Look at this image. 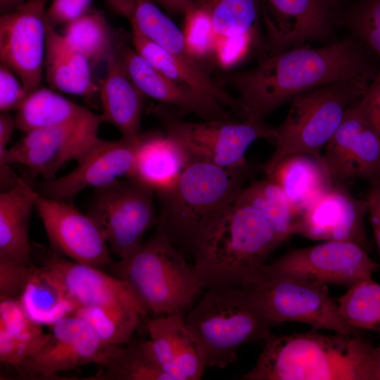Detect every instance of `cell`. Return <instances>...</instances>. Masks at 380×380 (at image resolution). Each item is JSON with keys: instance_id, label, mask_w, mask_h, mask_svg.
Masks as SVG:
<instances>
[{"instance_id": "obj_1", "label": "cell", "mask_w": 380, "mask_h": 380, "mask_svg": "<svg viewBox=\"0 0 380 380\" xmlns=\"http://www.w3.org/2000/svg\"><path fill=\"white\" fill-rule=\"evenodd\" d=\"M378 63L348 35L323 46L303 45L267 56L248 70H221L215 81L236 92L240 120L264 122L286 102L317 87L350 79L373 81L380 70Z\"/></svg>"}, {"instance_id": "obj_2", "label": "cell", "mask_w": 380, "mask_h": 380, "mask_svg": "<svg viewBox=\"0 0 380 380\" xmlns=\"http://www.w3.org/2000/svg\"><path fill=\"white\" fill-rule=\"evenodd\" d=\"M244 380H376L374 348L355 334H270Z\"/></svg>"}, {"instance_id": "obj_3", "label": "cell", "mask_w": 380, "mask_h": 380, "mask_svg": "<svg viewBox=\"0 0 380 380\" xmlns=\"http://www.w3.org/2000/svg\"><path fill=\"white\" fill-rule=\"evenodd\" d=\"M281 243L268 221L236 198L191 247L197 279L203 289L241 286Z\"/></svg>"}, {"instance_id": "obj_4", "label": "cell", "mask_w": 380, "mask_h": 380, "mask_svg": "<svg viewBox=\"0 0 380 380\" xmlns=\"http://www.w3.org/2000/svg\"><path fill=\"white\" fill-rule=\"evenodd\" d=\"M251 172L248 165L227 168L191 160L175 184L156 194L157 228L178 248L190 251L198 237L234 201Z\"/></svg>"}, {"instance_id": "obj_5", "label": "cell", "mask_w": 380, "mask_h": 380, "mask_svg": "<svg viewBox=\"0 0 380 380\" xmlns=\"http://www.w3.org/2000/svg\"><path fill=\"white\" fill-rule=\"evenodd\" d=\"M113 265L154 317L185 314L203 290L194 265L158 228L132 254Z\"/></svg>"}, {"instance_id": "obj_6", "label": "cell", "mask_w": 380, "mask_h": 380, "mask_svg": "<svg viewBox=\"0 0 380 380\" xmlns=\"http://www.w3.org/2000/svg\"><path fill=\"white\" fill-rule=\"evenodd\" d=\"M185 322L201 349L206 368L220 369L237 360L242 346L264 341L272 327L246 291L236 286L208 289L189 310Z\"/></svg>"}, {"instance_id": "obj_7", "label": "cell", "mask_w": 380, "mask_h": 380, "mask_svg": "<svg viewBox=\"0 0 380 380\" xmlns=\"http://www.w3.org/2000/svg\"><path fill=\"white\" fill-rule=\"evenodd\" d=\"M372 82L341 80L294 97L286 118L277 127L275 148L263 166L267 176L293 155L308 154L322 160L321 151L338 129L346 110L363 96Z\"/></svg>"}, {"instance_id": "obj_8", "label": "cell", "mask_w": 380, "mask_h": 380, "mask_svg": "<svg viewBox=\"0 0 380 380\" xmlns=\"http://www.w3.org/2000/svg\"><path fill=\"white\" fill-rule=\"evenodd\" d=\"M263 266L240 287L272 326L300 322L317 330L357 333V330L341 316L338 303L329 296L327 286L291 275L271 273Z\"/></svg>"}, {"instance_id": "obj_9", "label": "cell", "mask_w": 380, "mask_h": 380, "mask_svg": "<svg viewBox=\"0 0 380 380\" xmlns=\"http://www.w3.org/2000/svg\"><path fill=\"white\" fill-rule=\"evenodd\" d=\"M165 132L175 139L187 152L191 160H199L227 168L248 165L247 150L258 139H275L277 127L264 122L251 120H204L200 122L181 120L164 105L153 110Z\"/></svg>"}, {"instance_id": "obj_10", "label": "cell", "mask_w": 380, "mask_h": 380, "mask_svg": "<svg viewBox=\"0 0 380 380\" xmlns=\"http://www.w3.org/2000/svg\"><path fill=\"white\" fill-rule=\"evenodd\" d=\"M102 122L101 115L91 112L78 120L25 133L0 156L1 185L9 186L16 181L18 177L8 168L13 163L27 167L32 175L44 179L56 177L65 163L77 161L99 138Z\"/></svg>"}, {"instance_id": "obj_11", "label": "cell", "mask_w": 380, "mask_h": 380, "mask_svg": "<svg viewBox=\"0 0 380 380\" xmlns=\"http://www.w3.org/2000/svg\"><path fill=\"white\" fill-rule=\"evenodd\" d=\"M155 196L127 177L94 189L87 213L99 226L110 252L120 259L138 249L145 233L157 224Z\"/></svg>"}, {"instance_id": "obj_12", "label": "cell", "mask_w": 380, "mask_h": 380, "mask_svg": "<svg viewBox=\"0 0 380 380\" xmlns=\"http://www.w3.org/2000/svg\"><path fill=\"white\" fill-rule=\"evenodd\" d=\"M343 8L336 0H261L267 56L331 40Z\"/></svg>"}, {"instance_id": "obj_13", "label": "cell", "mask_w": 380, "mask_h": 380, "mask_svg": "<svg viewBox=\"0 0 380 380\" xmlns=\"http://www.w3.org/2000/svg\"><path fill=\"white\" fill-rule=\"evenodd\" d=\"M267 272L291 275L327 286H352L372 279L377 264L361 246L350 241H326L296 248L263 266Z\"/></svg>"}, {"instance_id": "obj_14", "label": "cell", "mask_w": 380, "mask_h": 380, "mask_svg": "<svg viewBox=\"0 0 380 380\" xmlns=\"http://www.w3.org/2000/svg\"><path fill=\"white\" fill-rule=\"evenodd\" d=\"M146 132L116 140L98 138L77 161V165L60 177L44 179L37 191L48 198L72 202L81 191L107 186L128 177Z\"/></svg>"}, {"instance_id": "obj_15", "label": "cell", "mask_w": 380, "mask_h": 380, "mask_svg": "<svg viewBox=\"0 0 380 380\" xmlns=\"http://www.w3.org/2000/svg\"><path fill=\"white\" fill-rule=\"evenodd\" d=\"M45 343L16 369L31 377L46 379L80 366H104L118 346L103 342L81 317L71 315L51 326Z\"/></svg>"}, {"instance_id": "obj_16", "label": "cell", "mask_w": 380, "mask_h": 380, "mask_svg": "<svg viewBox=\"0 0 380 380\" xmlns=\"http://www.w3.org/2000/svg\"><path fill=\"white\" fill-rule=\"evenodd\" d=\"M324 150L322 163L333 184L380 175V137L362 97L348 108Z\"/></svg>"}, {"instance_id": "obj_17", "label": "cell", "mask_w": 380, "mask_h": 380, "mask_svg": "<svg viewBox=\"0 0 380 380\" xmlns=\"http://www.w3.org/2000/svg\"><path fill=\"white\" fill-rule=\"evenodd\" d=\"M48 0H27L0 17V61L32 92L39 88L44 63Z\"/></svg>"}, {"instance_id": "obj_18", "label": "cell", "mask_w": 380, "mask_h": 380, "mask_svg": "<svg viewBox=\"0 0 380 380\" xmlns=\"http://www.w3.org/2000/svg\"><path fill=\"white\" fill-rule=\"evenodd\" d=\"M34 209L58 252L75 262L99 268L113 265L108 243L88 213L80 212L72 202L50 198L38 191Z\"/></svg>"}, {"instance_id": "obj_19", "label": "cell", "mask_w": 380, "mask_h": 380, "mask_svg": "<svg viewBox=\"0 0 380 380\" xmlns=\"http://www.w3.org/2000/svg\"><path fill=\"white\" fill-rule=\"evenodd\" d=\"M115 56L145 96L181 113H193L204 120H237L213 96L167 77L145 60L126 40L119 43Z\"/></svg>"}, {"instance_id": "obj_20", "label": "cell", "mask_w": 380, "mask_h": 380, "mask_svg": "<svg viewBox=\"0 0 380 380\" xmlns=\"http://www.w3.org/2000/svg\"><path fill=\"white\" fill-rule=\"evenodd\" d=\"M366 200L354 197L344 183L334 184L300 214L296 234L315 241L355 243L367 251Z\"/></svg>"}, {"instance_id": "obj_21", "label": "cell", "mask_w": 380, "mask_h": 380, "mask_svg": "<svg viewBox=\"0 0 380 380\" xmlns=\"http://www.w3.org/2000/svg\"><path fill=\"white\" fill-rule=\"evenodd\" d=\"M44 265L79 308L123 304L136 309L143 317L148 313L126 281L101 268L56 255L49 257Z\"/></svg>"}, {"instance_id": "obj_22", "label": "cell", "mask_w": 380, "mask_h": 380, "mask_svg": "<svg viewBox=\"0 0 380 380\" xmlns=\"http://www.w3.org/2000/svg\"><path fill=\"white\" fill-rule=\"evenodd\" d=\"M185 317L182 313L154 317L146 326L153 357L170 380H198L206 368Z\"/></svg>"}, {"instance_id": "obj_23", "label": "cell", "mask_w": 380, "mask_h": 380, "mask_svg": "<svg viewBox=\"0 0 380 380\" xmlns=\"http://www.w3.org/2000/svg\"><path fill=\"white\" fill-rule=\"evenodd\" d=\"M191 161L185 149L167 133L146 132L127 178L156 195L170 189Z\"/></svg>"}, {"instance_id": "obj_24", "label": "cell", "mask_w": 380, "mask_h": 380, "mask_svg": "<svg viewBox=\"0 0 380 380\" xmlns=\"http://www.w3.org/2000/svg\"><path fill=\"white\" fill-rule=\"evenodd\" d=\"M106 63V75L99 86L103 122L114 126L123 137H136L141 132L145 96L129 77L115 53Z\"/></svg>"}, {"instance_id": "obj_25", "label": "cell", "mask_w": 380, "mask_h": 380, "mask_svg": "<svg viewBox=\"0 0 380 380\" xmlns=\"http://www.w3.org/2000/svg\"><path fill=\"white\" fill-rule=\"evenodd\" d=\"M37 191L26 179L0 194V258L31 264L29 222Z\"/></svg>"}, {"instance_id": "obj_26", "label": "cell", "mask_w": 380, "mask_h": 380, "mask_svg": "<svg viewBox=\"0 0 380 380\" xmlns=\"http://www.w3.org/2000/svg\"><path fill=\"white\" fill-rule=\"evenodd\" d=\"M130 37L136 51L161 73L214 96L236 115V99L212 79L202 63L169 52L133 27H131Z\"/></svg>"}, {"instance_id": "obj_27", "label": "cell", "mask_w": 380, "mask_h": 380, "mask_svg": "<svg viewBox=\"0 0 380 380\" xmlns=\"http://www.w3.org/2000/svg\"><path fill=\"white\" fill-rule=\"evenodd\" d=\"M44 67L47 82L56 90L84 97L99 92L89 61L55 29H46Z\"/></svg>"}, {"instance_id": "obj_28", "label": "cell", "mask_w": 380, "mask_h": 380, "mask_svg": "<svg viewBox=\"0 0 380 380\" xmlns=\"http://www.w3.org/2000/svg\"><path fill=\"white\" fill-rule=\"evenodd\" d=\"M267 177L282 189L299 217L309 205L334 184L322 160L308 154L286 158Z\"/></svg>"}, {"instance_id": "obj_29", "label": "cell", "mask_w": 380, "mask_h": 380, "mask_svg": "<svg viewBox=\"0 0 380 380\" xmlns=\"http://www.w3.org/2000/svg\"><path fill=\"white\" fill-rule=\"evenodd\" d=\"M104 2L108 9L126 18L131 27L149 40L173 54L194 60L186 51L182 30L154 0H104Z\"/></svg>"}, {"instance_id": "obj_30", "label": "cell", "mask_w": 380, "mask_h": 380, "mask_svg": "<svg viewBox=\"0 0 380 380\" xmlns=\"http://www.w3.org/2000/svg\"><path fill=\"white\" fill-rule=\"evenodd\" d=\"M42 325L30 319L18 299L1 298L0 360L17 368L46 341Z\"/></svg>"}, {"instance_id": "obj_31", "label": "cell", "mask_w": 380, "mask_h": 380, "mask_svg": "<svg viewBox=\"0 0 380 380\" xmlns=\"http://www.w3.org/2000/svg\"><path fill=\"white\" fill-rule=\"evenodd\" d=\"M18 300L26 315L42 325L51 326L79 308L44 265L35 266Z\"/></svg>"}, {"instance_id": "obj_32", "label": "cell", "mask_w": 380, "mask_h": 380, "mask_svg": "<svg viewBox=\"0 0 380 380\" xmlns=\"http://www.w3.org/2000/svg\"><path fill=\"white\" fill-rule=\"evenodd\" d=\"M61 34L86 57L92 70L106 63L118 44L126 39L124 32L113 28L103 13L96 8L63 25Z\"/></svg>"}, {"instance_id": "obj_33", "label": "cell", "mask_w": 380, "mask_h": 380, "mask_svg": "<svg viewBox=\"0 0 380 380\" xmlns=\"http://www.w3.org/2000/svg\"><path fill=\"white\" fill-rule=\"evenodd\" d=\"M205 8L217 36L250 34L258 61L267 56L261 21V0H194Z\"/></svg>"}, {"instance_id": "obj_34", "label": "cell", "mask_w": 380, "mask_h": 380, "mask_svg": "<svg viewBox=\"0 0 380 380\" xmlns=\"http://www.w3.org/2000/svg\"><path fill=\"white\" fill-rule=\"evenodd\" d=\"M17 112L16 128L27 133L82 119L91 111L51 89L38 88Z\"/></svg>"}, {"instance_id": "obj_35", "label": "cell", "mask_w": 380, "mask_h": 380, "mask_svg": "<svg viewBox=\"0 0 380 380\" xmlns=\"http://www.w3.org/2000/svg\"><path fill=\"white\" fill-rule=\"evenodd\" d=\"M237 199L257 210L271 224L281 242L296 234L299 216L282 189L272 178L267 177L245 186Z\"/></svg>"}, {"instance_id": "obj_36", "label": "cell", "mask_w": 380, "mask_h": 380, "mask_svg": "<svg viewBox=\"0 0 380 380\" xmlns=\"http://www.w3.org/2000/svg\"><path fill=\"white\" fill-rule=\"evenodd\" d=\"M75 315L83 319L106 343L129 344L142 315L134 308L123 304H108L79 308Z\"/></svg>"}, {"instance_id": "obj_37", "label": "cell", "mask_w": 380, "mask_h": 380, "mask_svg": "<svg viewBox=\"0 0 380 380\" xmlns=\"http://www.w3.org/2000/svg\"><path fill=\"white\" fill-rule=\"evenodd\" d=\"M337 303L341 316L350 327L380 332V284L373 279L349 286Z\"/></svg>"}, {"instance_id": "obj_38", "label": "cell", "mask_w": 380, "mask_h": 380, "mask_svg": "<svg viewBox=\"0 0 380 380\" xmlns=\"http://www.w3.org/2000/svg\"><path fill=\"white\" fill-rule=\"evenodd\" d=\"M106 373L101 377L120 380H170L157 364L148 341L118 346L103 366Z\"/></svg>"}, {"instance_id": "obj_39", "label": "cell", "mask_w": 380, "mask_h": 380, "mask_svg": "<svg viewBox=\"0 0 380 380\" xmlns=\"http://www.w3.org/2000/svg\"><path fill=\"white\" fill-rule=\"evenodd\" d=\"M339 27H343L380 63V0H354L343 8Z\"/></svg>"}, {"instance_id": "obj_40", "label": "cell", "mask_w": 380, "mask_h": 380, "mask_svg": "<svg viewBox=\"0 0 380 380\" xmlns=\"http://www.w3.org/2000/svg\"><path fill=\"white\" fill-rule=\"evenodd\" d=\"M183 15L182 32L188 53L201 63L213 57L217 35L208 11L193 2Z\"/></svg>"}, {"instance_id": "obj_41", "label": "cell", "mask_w": 380, "mask_h": 380, "mask_svg": "<svg viewBox=\"0 0 380 380\" xmlns=\"http://www.w3.org/2000/svg\"><path fill=\"white\" fill-rule=\"evenodd\" d=\"M254 47V39L248 33L217 36L213 58L217 67L227 71L243 61Z\"/></svg>"}, {"instance_id": "obj_42", "label": "cell", "mask_w": 380, "mask_h": 380, "mask_svg": "<svg viewBox=\"0 0 380 380\" xmlns=\"http://www.w3.org/2000/svg\"><path fill=\"white\" fill-rule=\"evenodd\" d=\"M35 265L0 258V298L18 299Z\"/></svg>"}, {"instance_id": "obj_43", "label": "cell", "mask_w": 380, "mask_h": 380, "mask_svg": "<svg viewBox=\"0 0 380 380\" xmlns=\"http://www.w3.org/2000/svg\"><path fill=\"white\" fill-rule=\"evenodd\" d=\"M30 93L7 65H0V110H18Z\"/></svg>"}, {"instance_id": "obj_44", "label": "cell", "mask_w": 380, "mask_h": 380, "mask_svg": "<svg viewBox=\"0 0 380 380\" xmlns=\"http://www.w3.org/2000/svg\"><path fill=\"white\" fill-rule=\"evenodd\" d=\"M93 0H53L45 11L46 29H56L58 25H65L88 12Z\"/></svg>"}, {"instance_id": "obj_45", "label": "cell", "mask_w": 380, "mask_h": 380, "mask_svg": "<svg viewBox=\"0 0 380 380\" xmlns=\"http://www.w3.org/2000/svg\"><path fill=\"white\" fill-rule=\"evenodd\" d=\"M368 182L369 186L365 199L367 203V214L380 254V175Z\"/></svg>"}, {"instance_id": "obj_46", "label": "cell", "mask_w": 380, "mask_h": 380, "mask_svg": "<svg viewBox=\"0 0 380 380\" xmlns=\"http://www.w3.org/2000/svg\"><path fill=\"white\" fill-rule=\"evenodd\" d=\"M369 117L380 137V70L362 96Z\"/></svg>"}, {"instance_id": "obj_47", "label": "cell", "mask_w": 380, "mask_h": 380, "mask_svg": "<svg viewBox=\"0 0 380 380\" xmlns=\"http://www.w3.org/2000/svg\"><path fill=\"white\" fill-rule=\"evenodd\" d=\"M16 128L15 120L8 113L0 115V156L6 151L14 129Z\"/></svg>"}, {"instance_id": "obj_48", "label": "cell", "mask_w": 380, "mask_h": 380, "mask_svg": "<svg viewBox=\"0 0 380 380\" xmlns=\"http://www.w3.org/2000/svg\"><path fill=\"white\" fill-rule=\"evenodd\" d=\"M170 16L184 14L194 0H154Z\"/></svg>"}, {"instance_id": "obj_49", "label": "cell", "mask_w": 380, "mask_h": 380, "mask_svg": "<svg viewBox=\"0 0 380 380\" xmlns=\"http://www.w3.org/2000/svg\"><path fill=\"white\" fill-rule=\"evenodd\" d=\"M25 0H0V11L1 13L8 12L21 4H23Z\"/></svg>"}, {"instance_id": "obj_50", "label": "cell", "mask_w": 380, "mask_h": 380, "mask_svg": "<svg viewBox=\"0 0 380 380\" xmlns=\"http://www.w3.org/2000/svg\"><path fill=\"white\" fill-rule=\"evenodd\" d=\"M374 365L376 380H380V342L374 348Z\"/></svg>"}, {"instance_id": "obj_51", "label": "cell", "mask_w": 380, "mask_h": 380, "mask_svg": "<svg viewBox=\"0 0 380 380\" xmlns=\"http://www.w3.org/2000/svg\"><path fill=\"white\" fill-rule=\"evenodd\" d=\"M342 7H345L354 0H336Z\"/></svg>"}]
</instances>
